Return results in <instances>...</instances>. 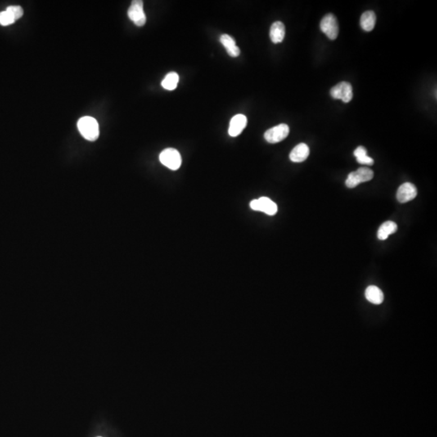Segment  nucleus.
<instances>
[{
  "label": "nucleus",
  "instance_id": "f257e3e1",
  "mask_svg": "<svg viewBox=\"0 0 437 437\" xmlns=\"http://www.w3.org/2000/svg\"><path fill=\"white\" fill-rule=\"evenodd\" d=\"M79 133L88 141H95L99 137V125L95 118L92 117H83L77 124Z\"/></svg>",
  "mask_w": 437,
  "mask_h": 437
},
{
  "label": "nucleus",
  "instance_id": "f03ea898",
  "mask_svg": "<svg viewBox=\"0 0 437 437\" xmlns=\"http://www.w3.org/2000/svg\"><path fill=\"white\" fill-rule=\"evenodd\" d=\"M373 171L369 168L362 167L355 172L349 173L346 180V186L348 188H355L363 182H369L373 178Z\"/></svg>",
  "mask_w": 437,
  "mask_h": 437
},
{
  "label": "nucleus",
  "instance_id": "7ed1b4c3",
  "mask_svg": "<svg viewBox=\"0 0 437 437\" xmlns=\"http://www.w3.org/2000/svg\"><path fill=\"white\" fill-rule=\"evenodd\" d=\"M160 161L171 170H177L182 165V156L175 148H166L160 154Z\"/></svg>",
  "mask_w": 437,
  "mask_h": 437
},
{
  "label": "nucleus",
  "instance_id": "20e7f679",
  "mask_svg": "<svg viewBox=\"0 0 437 437\" xmlns=\"http://www.w3.org/2000/svg\"><path fill=\"white\" fill-rule=\"evenodd\" d=\"M320 28L329 39L335 40L339 35V24L336 16L333 14H327L322 18Z\"/></svg>",
  "mask_w": 437,
  "mask_h": 437
},
{
  "label": "nucleus",
  "instance_id": "39448f33",
  "mask_svg": "<svg viewBox=\"0 0 437 437\" xmlns=\"http://www.w3.org/2000/svg\"><path fill=\"white\" fill-rule=\"evenodd\" d=\"M127 14L130 20L137 26H144L146 23V18L144 11V2L141 0L132 1Z\"/></svg>",
  "mask_w": 437,
  "mask_h": 437
},
{
  "label": "nucleus",
  "instance_id": "423d86ee",
  "mask_svg": "<svg viewBox=\"0 0 437 437\" xmlns=\"http://www.w3.org/2000/svg\"><path fill=\"white\" fill-rule=\"evenodd\" d=\"M250 208L257 212H264L268 216H275L278 212L277 204L269 198L262 197L250 202Z\"/></svg>",
  "mask_w": 437,
  "mask_h": 437
},
{
  "label": "nucleus",
  "instance_id": "0eeeda50",
  "mask_svg": "<svg viewBox=\"0 0 437 437\" xmlns=\"http://www.w3.org/2000/svg\"><path fill=\"white\" fill-rule=\"evenodd\" d=\"M330 95L335 100L339 99V100H342L343 102H350L353 97L352 84L348 82L343 81L331 88Z\"/></svg>",
  "mask_w": 437,
  "mask_h": 437
},
{
  "label": "nucleus",
  "instance_id": "6e6552de",
  "mask_svg": "<svg viewBox=\"0 0 437 437\" xmlns=\"http://www.w3.org/2000/svg\"><path fill=\"white\" fill-rule=\"evenodd\" d=\"M289 127L287 124H280L271 129L267 130L264 134L265 140L270 144L281 142L289 135Z\"/></svg>",
  "mask_w": 437,
  "mask_h": 437
},
{
  "label": "nucleus",
  "instance_id": "1a4fd4ad",
  "mask_svg": "<svg viewBox=\"0 0 437 437\" xmlns=\"http://www.w3.org/2000/svg\"><path fill=\"white\" fill-rule=\"evenodd\" d=\"M396 196L399 203L406 204L413 200L417 196V189L413 184L406 182L399 186Z\"/></svg>",
  "mask_w": 437,
  "mask_h": 437
},
{
  "label": "nucleus",
  "instance_id": "9d476101",
  "mask_svg": "<svg viewBox=\"0 0 437 437\" xmlns=\"http://www.w3.org/2000/svg\"><path fill=\"white\" fill-rule=\"evenodd\" d=\"M247 125V118L244 114L235 115L230 121L228 134L232 137H236L241 134Z\"/></svg>",
  "mask_w": 437,
  "mask_h": 437
},
{
  "label": "nucleus",
  "instance_id": "9b49d317",
  "mask_svg": "<svg viewBox=\"0 0 437 437\" xmlns=\"http://www.w3.org/2000/svg\"><path fill=\"white\" fill-rule=\"evenodd\" d=\"M309 147L305 144H299L292 149L289 155L290 160L295 163H300L304 161L309 155Z\"/></svg>",
  "mask_w": 437,
  "mask_h": 437
},
{
  "label": "nucleus",
  "instance_id": "f8f14e48",
  "mask_svg": "<svg viewBox=\"0 0 437 437\" xmlns=\"http://www.w3.org/2000/svg\"><path fill=\"white\" fill-rule=\"evenodd\" d=\"M285 37V26L281 21H276L272 24L270 29V38L275 44L280 43Z\"/></svg>",
  "mask_w": 437,
  "mask_h": 437
},
{
  "label": "nucleus",
  "instance_id": "ddd939ff",
  "mask_svg": "<svg viewBox=\"0 0 437 437\" xmlns=\"http://www.w3.org/2000/svg\"><path fill=\"white\" fill-rule=\"evenodd\" d=\"M220 42L223 47L226 49L227 54L232 58L238 57L240 55V49L236 46L235 40L231 36L223 34L220 37Z\"/></svg>",
  "mask_w": 437,
  "mask_h": 437
},
{
  "label": "nucleus",
  "instance_id": "4468645a",
  "mask_svg": "<svg viewBox=\"0 0 437 437\" xmlns=\"http://www.w3.org/2000/svg\"><path fill=\"white\" fill-rule=\"evenodd\" d=\"M365 297L374 304H380L384 300V294L379 288L374 285L367 287L365 291Z\"/></svg>",
  "mask_w": 437,
  "mask_h": 437
},
{
  "label": "nucleus",
  "instance_id": "2eb2a0df",
  "mask_svg": "<svg viewBox=\"0 0 437 437\" xmlns=\"http://www.w3.org/2000/svg\"><path fill=\"white\" fill-rule=\"evenodd\" d=\"M397 230H398L397 223L393 221H386L379 227L377 237L380 240H386L391 234L395 233Z\"/></svg>",
  "mask_w": 437,
  "mask_h": 437
},
{
  "label": "nucleus",
  "instance_id": "dca6fc26",
  "mask_svg": "<svg viewBox=\"0 0 437 437\" xmlns=\"http://www.w3.org/2000/svg\"><path fill=\"white\" fill-rule=\"evenodd\" d=\"M376 16L374 11H365L361 18V26L366 32H370L376 25Z\"/></svg>",
  "mask_w": 437,
  "mask_h": 437
},
{
  "label": "nucleus",
  "instance_id": "f3484780",
  "mask_svg": "<svg viewBox=\"0 0 437 437\" xmlns=\"http://www.w3.org/2000/svg\"><path fill=\"white\" fill-rule=\"evenodd\" d=\"M354 155L357 158L359 164L369 165V166L374 164L373 159L367 155V150L364 146H358L354 151Z\"/></svg>",
  "mask_w": 437,
  "mask_h": 437
},
{
  "label": "nucleus",
  "instance_id": "a211bd4d",
  "mask_svg": "<svg viewBox=\"0 0 437 437\" xmlns=\"http://www.w3.org/2000/svg\"><path fill=\"white\" fill-rule=\"evenodd\" d=\"M178 81H179V75L177 74V73H168L162 81L161 85L164 89L172 91V90L176 89Z\"/></svg>",
  "mask_w": 437,
  "mask_h": 437
},
{
  "label": "nucleus",
  "instance_id": "6ab92c4d",
  "mask_svg": "<svg viewBox=\"0 0 437 437\" xmlns=\"http://www.w3.org/2000/svg\"><path fill=\"white\" fill-rule=\"evenodd\" d=\"M16 21L13 15H11L7 10L0 12V24L2 26H8Z\"/></svg>",
  "mask_w": 437,
  "mask_h": 437
},
{
  "label": "nucleus",
  "instance_id": "aec40b11",
  "mask_svg": "<svg viewBox=\"0 0 437 437\" xmlns=\"http://www.w3.org/2000/svg\"><path fill=\"white\" fill-rule=\"evenodd\" d=\"M6 10H7L11 15H13L15 20H19L24 15V10L20 6H10Z\"/></svg>",
  "mask_w": 437,
  "mask_h": 437
}]
</instances>
